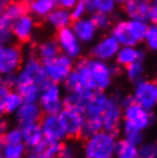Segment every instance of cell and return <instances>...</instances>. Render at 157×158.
<instances>
[{"instance_id":"cell-33","label":"cell","mask_w":157,"mask_h":158,"mask_svg":"<svg viewBox=\"0 0 157 158\" xmlns=\"http://www.w3.org/2000/svg\"><path fill=\"white\" fill-rule=\"evenodd\" d=\"M115 6V0H93V12L108 13L112 12Z\"/></svg>"},{"instance_id":"cell-44","label":"cell","mask_w":157,"mask_h":158,"mask_svg":"<svg viewBox=\"0 0 157 158\" xmlns=\"http://www.w3.org/2000/svg\"><path fill=\"white\" fill-rule=\"evenodd\" d=\"M8 0H0V12H2V9L6 7Z\"/></svg>"},{"instance_id":"cell-39","label":"cell","mask_w":157,"mask_h":158,"mask_svg":"<svg viewBox=\"0 0 157 158\" xmlns=\"http://www.w3.org/2000/svg\"><path fill=\"white\" fill-rule=\"evenodd\" d=\"M9 94V89L4 85H0V114L5 112V101Z\"/></svg>"},{"instance_id":"cell-23","label":"cell","mask_w":157,"mask_h":158,"mask_svg":"<svg viewBox=\"0 0 157 158\" xmlns=\"http://www.w3.org/2000/svg\"><path fill=\"white\" fill-rule=\"evenodd\" d=\"M90 96L78 94V93H70V94L67 95V96L64 98V101H63L62 104H63V107L67 108V109L76 110V111H78V112L84 114V112H85V109H86L87 100H88Z\"/></svg>"},{"instance_id":"cell-7","label":"cell","mask_w":157,"mask_h":158,"mask_svg":"<svg viewBox=\"0 0 157 158\" xmlns=\"http://www.w3.org/2000/svg\"><path fill=\"white\" fill-rule=\"evenodd\" d=\"M45 71L48 78L53 83H59L66 80L72 71V61L68 55H59L49 62L44 64Z\"/></svg>"},{"instance_id":"cell-14","label":"cell","mask_w":157,"mask_h":158,"mask_svg":"<svg viewBox=\"0 0 157 158\" xmlns=\"http://www.w3.org/2000/svg\"><path fill=\"white\" fill-rule=\"evenodd\" d=\"M150 8V0H129L125 5V12L132 20L146 22L149 20Z\"/></svg>"},{"instance_id":"cell-13","label":"cell","mask_w":157,"mask_h":158,"mask_svg":"<svg viewBox=\"0 0 157 158\" xmlns=\"http://www.w3.org/2000/svg\"><path fill=\"white\" fill-rule=\"evenodd\" d=\"M40 126L45 138L59 141L66 136V131L63 128L62 123L57 115L43 116L40 120Z\"/></svg>"},{"instance_id":"cell-20","label":"cell","mask_w":157,"mask_h":158,"mask_svg":"<svg viewBox=\"0 0 157 158\" xmlns=\"http://www.w3.org/2000/svg\"><path fill=\"white\" fill-rule=\"evenodd\" d=\"M60 143L56 140L45 138L41 139L40 142L35 146V149L32 151V154L39 157H46V158H53L56 156V152L59 150Z\"/></svg>"},{"instance_id":"cell-21","label":"cell","mask_w":157,"mask_h":158,"mask_svg":"<svg viewBox=\"0 0 157 158\" xmlns=\"http://www.w3.org/2000/svg\"><path fill=\"white\" fill-rule=\"evenodd\" d=\"M22 136H23L24 142L27 143L28 146H37L40 142V140L43 139V131H41L40 123H32V124H28L23 126Z\"/></svg>"},{"instance_id":"cell-5","label":"cell","mask_w":157,"mask_h":158,"mask_svg":"<svg viewBox=\"0 0 157 158\" xmlns=\"http://www.w3.org/2000/svg\"><path fill=\"white\" fill-rule=\"evenodd\" d=\"M124 119L126 124H129L130 126L142 131L154 122L155 117L150 110H147L138 103L133 102L124 108Z\"/></svg>"},{"instance_id":"cell-35","label":"cell","mask_w":157,"mask_h":158,"mask_svg":"<svg viewBox=\"0 0 157 158\" xmlns=\"http://www.w3.org/2000/svg\"><path fill=\"white\" fill-rule=\"evenodd\" d=\"M145 40L147 43V46L151 51H157V24H154L148 28Z\"/></svg>"},{"instance_id":"cell-27","label":"cell","mask_w":157,"mask_h":158,"mask_svg":"<svg viewBox=\"0 0 157 158\" xmlns=\"http://www.w3.org/2000/svg\"><path fill=\"white\" fill-rule=\"evenodd\" d=\"M57 0H33L31 2V10L38 16L49 14L52 9L56 7Z\"/></svg>"},{"instance_id":"cell-36","label":"cell","mask_w":157,"mask_h":158,"mask_svg":"<svg viewBox=\"0 0 157 158\" xmlns=\"http://www.w3.org/2000/svg\"><path fill=\"white\" fill-rule=\"evenodd\" d=\"M21 96L19 94H15V93H9L8 96L6 98V101H5V112H12L13 110H15L16 108L21 104Z\"/></svg>"},{"instance_id":"cell-8","label":"cell","mask_w":157,"mask_h":158,"mask_svg":"<svg viewBox=\"0 0 157 158\" xmlns=\"http://www.w3.org/2000/svg\"><path fill=\"white\" fill-rule=\"evenodd\" d=\"M134 102L147 110L153 109L157 103L156 84L149 80H140L137 83L133 93Z\"/></svg>"},{"instance_id":"cell-12","label":"cell","mask_w":157,"mask_h":158,"mask_svg":"<svg viewBox=\"0 0 157 158\" xmlns=\"http://www.w3.org/2000/svg\"><path fill=\"white\" fill-rule=\"evenodd\" d=\"M119 51V43L112 36H107L98 41L92 49V55L96 60L107 61L112 59Z\"/></svg>"},{"instance_id":"cell-15","label":"cell","mask_w":157,"mask_h":158,"mask_svg":"<svg viewBox=\"0 0 157 158\" xmlns=\"http://www.w3.org/2000/svg\"><path fill=\"white\" fill-rule=\"evenodd\" d=\"M109 98L106 94H103L101 91L93 92L87 100L86 103V112L87 116H101L107 107Z\"/></svg>"},{"instance_id":"cell-2","label":"cell","mask_w":157,"mask_h":158,"mask_svg":"<svg viewBox=\"0 0 157 158\" xmlns=\"http://www.w3.org/2000/svg\"><path fill=\"white\" fill-rule=\"evenodd\" d=\"M116 136L106 131H100L86 138L84 143L85 158H114Z\"/></svg>"},{"instance_id":"cell-30","label":"cell","mask_w":157,"mask_h":158,"mask_svg":"<svg viewBox=\"0 0 157 158\" xmlns=\"http://www.w3.org/2000/svg\"><path fill=\"white\" fill-rule=\"evenodd\" d=\"M19 89V95L21 99L25 103H33L38 98V91L39 88L36 85H28V86L17 87Z\"/></svg>"},{"instance_id":"cell-11","label":"cell","mask_w":157,"mask_h":158,"mask_svg":"<svg viewBox=\"0 0 157 158\" xmlns=\"http://www.w3.org/2000/svg\"><path fill=\"white\" fill-rule=\"evenodd\" d=\"M41 106L48 115H57L62 110L63 104L60 101L59 87L54 83L43 89V94L40 96Z\"/></svg>"},{"instance_id":"cell-29","label":"cell","mask_w":157,"mask_h":158,"mask_svg":"<svg viewBox=\"0 0 157 158\" xmlns=\"http://www.w3.org/2000/svg\"><path fill=\"white\" fill-rule=\"evenodd\" d=\"M143 64L142 61H138L134 63L130 64L126 67V75L127 78L130 79L132 83H139L141 80L142 76H143Z\"/></svg>"},{"instance_id":"cell-47","label":"cell","mask_w":157,"mask_h":158,"mask_svg":"<svg viewBox=\"0 0 157 158\" xmlns=\"http://www.w3.org/2000/svg\"><path fill=\"white\" fill-rule=\"evenodd\" d=\"M156 93H157V84H156Z\"/></svg>"},{"instance_id":"cell-41","label":"cell","mask_w":157,"mask_h":158,"mask_svg":"<svg viewBox=\"0 0 157 158\" xmlns=\"http://www.w3.org/2000/svg\"><path fill=\"white\" fill-rule=\"evenodd\" d=\"M15 83H16V79L13 75L7 76V77L4 79V86L7 87L8 89H9L11 87H13V85H15Z\"/></svg>"},{"instance_id":"cell-46","label":"cell","mask_w":157,"mask_h":158,"mask_svg":"<svg viewBox=\"0 0 157 158\" xmlns=\"http://www.w3.org/2000/svg\"><path fill=\"white\" fill-rule=\"evenodd\" d=\"M116 1H118V2H121V4H126L129 0H116Z\"/></svg>"},{"instance_id":"cell-10","label":"cell","mask_w":157,"mask_h":158,"mask_svg":"<svg viewBox=\"0 0 157 158\" xmlns=\"http://www.w3.org/2000/svg\"><path fill=\"white\" fill-rule=\"evenodd\" d=\"M56 41L61 49L66 52L69 57H77L80 54V44L74 31L69 28H61L56 35Z\"/></svg>"},{"instance_id":"cell-4","label":"cell","mask_w":157,"mask_h":158,"mask_svg":"<svg viewBox=\"0 0 157 158\" xmlns=\"http://www.w3.org/2000/svg\"><path fill=\"white\" fill-rule=\"evenodd\" d=\"M59 118L66 131V136L74 140L83 138V126L85 120L84 114L64 108L60 111Z\"/></svg>"},{"instance_id":"cell-37","label":"cell","mask_w":157,"mask_h":158,"mask_svg":"<svg viewBox=\"0 0 157 158\" xmlns=\"http://www.w3.org/2000/svg\"><path fill=\"white\" fill-rule=\"evenodd\" d=\"M55 158H75V151L70 146L60 143L59 150L56 152Z\"/></svg>"},{"instance_id":"cell-19","label":"cell","mask_w":157,"mask_h":158,"mask_svg":"<svg viewBox=\"0 0 157 158\" xmlns=\"http://www.w3.org/2000/svg\"><path fill=\"white\" fill-rule=\"evenodd\" d=\"M32 24H33L32 19L27 14V15L19 17L15 21V23H14L12 28V31L14 32V35L17 37V39L20 40V41L27 43V41L30 40Z\"/></svg>"},{"instance_id":"cell-43","label":"cell","mask_w":157,"mask_h":158,"mask_svg":"<svg viewBox=\"0 0 157 158\" xmlns=\"http://www.w3.org/2000/svg\"><path fill=\"white\" fill-rule=\"evenodd\" d=\"M6 131V123L4 120H0V134Z\"/></svg>"},{"instance_id":"cell-34","label":"cell","mask_w":157,"mask_h":158,"mask_svg":"<svg viewBox=\"0 0 157 158\" xmlns=\"http://www.w3.org/2000/svg\"><path fill=\"white\" fill-rule=\"evenodd\" d=\"M91 20H92L93 24L95 25V28L102 29V30L108 29L110 27V24H111L110 17L107 14H104V13H95Z\"/></svg>"},{"instance_id":"cell-6","label":"cell","mask_w":157,"mask_h":158,"mask_svg":"<svg viewBox=\"0 0 157 158\" xmlns=\"http://www.w3.org/2000/svg\"><path fill=\"white\" fill-rule=\"evenodd\" d=\"M86 64L90 69L92 77L94 79L96 91H103L111 83L112 76L115 75V69L110 68L104 61L96 59H85Z\"/></svg>"},{"instance_id":"cell-3","label":"cell","mask_w":157,"mask_h":158,"mask_svg":"<svg viewBox=\"0 0 157 158\" xmlns=\"http://www.w3.org/2000/svg\"><path fill=\"white\" fill-rule=\"evenodd\" d=\"M102 130L117 136L121 130L122 122V107L116 98H109L107 107L101 115Z\"/></svg>"},{"instance_id":"cell-38","label":"cell","mask_w":157,"mask_h":158,"mask_svg":"<svg viewBox=\"0 0 157 158\" xmlns=\"http://www.w3.org/2000/svg\"><path fill=\"white\" fill-rule=\"evenodd\" d=\"M85 10H86V6H85V4H84L82 0H80L78 4L76 5L74 12L71 13V15H70L71 16V21L79 20V19L83 16V14L85 13Z\"/></svg>"},{"instance_id":"cell-28","label":"cell","mask_w":157,"mask_h":158,"mask_svg":"<svg viewBox=\"0 0 157 158\" xmlns=\"http://www.w3.org/2000/svg\"><path fill=\"white\" fill-rule=\"evenodd\" d=\"M124 135H125V140L127 142L132 143L133 146H140L143 143V134H142L141 130H138L134 127L130 126L129 124L124 123Z\"/></svg>"},{"instance_id":"cell-22","label":"cell","mask_w":157,"mask_h":158,"mask_svg":"<svg viewBox=\"0 0 157 158\" xmlns=\"http://www.w3.org/2000/svg\"><path fill=\"white\" fill-rule=\"evenodd\" d=\"M60 52H61V48H60L57 41L51 40V41L40 45L38 48V56H39L40 61L45 64L52 60H54L55 57H57L60 55Z\"/></svg>"},{"instance_id":"cell-24","label":"cell","mask_w":157,"mask_h":158,"mask_svg":"<svg viewBox=\"0 0 157 158\" xmlns=\"http://www.w3.org/2000/svg\"><path fill=\"white\" fill-rule=\"evenodd\" d=\"M115 156L116 158H140L137 146H133L126 140H121L116 142Z\"/></svg>"},{"instance_id":"cell-1","label":"cell","mask_w":157,"mask_h":158,"mask_svg":"<svg viewBox=\"0 0 157 158\" xmlns=\"http://www.w3.org/2000/svg\"><path fill=\"white\" fill-rule=\"evenodd\" d=\"M148 25L141 21H121L115 24L111 36L123 46H135L145 40Z\"/></svg>"},{"instance_id":"cell-31","label":"cell","mask_w":157,"mask_h":158,"mask_svg":"<svg viewBox=\"0 0 157 158\" xmlns=\"http://www.w3.org/2000/svg\"><path fill=\"white\" fill-rule=\"evenodd\" d=\"M24 147L22 142L8 143L2 149L6 158H21V155L23 152Z\"/></svg>"},{"instance_id":"cell-26","label":"cell","mask_w":157,"mask_h":158,"mask_svg":"<svg viewBox=\"0 0 157 158\" xmlns=\"http://www.w3.org/2000/svg\"><path fill=\"white\" fill-rule=\"evenodd\" d=\"M48 21L57 29L66 28L68 24L71 22L70 14L66 9H56L54 12L48 14Z\"/></svg>"},{"instance_id":"cell-25","label":"cell","mask_w":157,"mask_h":158,"mask_svg":"<svg viewBox=\"0 0 157 158\" xmlns=\"http://www.w3.org/2000/svg\"><path fill=\"white\" fill-rule=\"evenodd\" d=\"M102 130L101 116H87L84 120L83 126V138H88Z\"/></svg>"},{"instance_id":"cell-48","label":"cell","mask_w":157,"mask_h":158,"mask_svg":"<svg viewBox=\"0 0 157 158\" xmlns=\"http://www.w3.org/2000/svg\"><path fill=\"white\" fill-rule=\"evenodd\" d=\"M155 2H156V5H157V0H155Z\"/></svg>"},{"instance_id":"cell-32","label":"cell","mask_w":157,"mask_h":158,"mask_svg":"<svg viewBox=\"0 0 157 158\" xmlns=\"http://www.w3.org/2000/svg\"><path fill=\"white\" fill-rule=\"evenodd\" d=\"M138 152L140 158H157V144L153 142L141 143Z\"/></svg>"},{"instance_id":"cell-40","label":"cell","mask_w":157,"mask_h":158,"mask_svg":"<svg viewBox=\"0 0 157 158\" xmlns=\"http://www.w3.org/2000/svg\"><path fill=\"white\" fill-rule=\"evenodd\" d=\"M76 4V0H57V5L61 8H71Z\"/></svg>"},{"instance_id":"cell-16","label":"cell","mask_w":157,"mask_h":158,"mask_svg":"<svg viewBox=\"0 0 157 158\" xmlns=\"http://www.w3.org/2000/svg\"><path fill=\"white\" fill-rule=\"evenodd\" d=\"M43 116L40 109L33 103H24L17 112V119L22 126L32 123H40Z\"/></svg>"},{"instance_id":"cell-9","label":"cell","mask_w":157,"mask_h":158,"mask_svg":"<svg viewBox=\"0 0 157 158\" xmlns=\"http://www.w3.org/2000/svg\"><path fill=\"white\" fill-rule=\"evenodd\" d=\"M22 62L21 48L19 46L0 47V71L5 73L17 70Z\"/></svg>"},{"instance_id":"cell-18","label":"cell","mask_w":157,"mask_h":158,"mask_svg":"<svg viewBox=\"0 0 157 158\" xmlns=\"http://www.w3.org/2000/svg\"><path fill=\"white\" fill-rule=\"evenodd\" d=\"M74 33L76 37L80 39L84 43H88L94 38L95 32H96V28L93 24L92 20H79L74 22Z\"/></svg>"},{"instance_id":"cell-17","label":"cell","mask_w":157,"mask_h":158,"mask_svg":"<svg viewBox=\"0 0 157 158\" xmlns=\"http://www.w3.org/2000/svg\"><path fill=\"white\" fill-rule=\"evenodd\" d=\"M117 64L122 65V67H127L130 64L138 62V61H142L145 57V53L141 49H137L133 46H124L123 48H119L117 52Z\"/></svg>"},{"instance_id":"cell-45","label":"cell","mask_w":157,"mask_h":158,"mask_svg":"<svg viewBox=\"0 0 157 158\" xmlns=\"http://www.w3.org/2000/svg\"><path fill=\"white\" fill-rule=\"evenodd\" d=\"M28 158H46V157H39V156H36V155L32 154L31 156H29ZM53 158H54V157H53Z\"/></svg>"},{"instance_id":"cell-42","label":"cell","mask_w":157,"mask_h":158,"mask_svg":"<svg viewBox=\"0 0 157 158\" xmlns=\"http://www.w3.org/2000/svg\"><path fill=\"white\" fill-rule=\"evenodd\" d=\"M149 20L153 22L154 24H157V5L151 6L149 12Z\"/></svg>"}]
</instances>
